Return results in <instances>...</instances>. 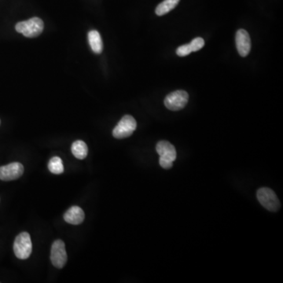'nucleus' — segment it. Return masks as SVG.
Instances as JSON below:
<instances>
[{"label":"nucleus","instance_id":"obj_1","mask_svg":"<svg viewBox=\"0 0 283 283\" xmlns=\"http://www.w3.org/2000/svg\"><path fill=\"white\" fill-rule=\"evenodd\" d=\"M44 24L40 18H30L28 21H20L15 25L16 31L28 38H35L42 33Z\"/></svg>","mask_w":283,"mask_h":283},{"label":"nucleus","instance_id":"obj_2","mask_svg":"<svg viewBox=\"0 0 283 283\" xmlns=\"http://www.w3.org/2000/svg\"><path fill=\"white\" fill-rule=\"evenodd\" d=\"M156 151L159 154V164L164 169H169L176 159V151L169 142L160 141L156 146Z\"/></svg>","mask_w":283,"mask_h":283},{"label":"nucleus","instance_id":"obj_3","mask_svg":"<svg viewBox=\"0 0 283 283\" xmlns=\"http://www.w3.org/2000/svg\"><path fill=\"white\" fill-rule=\"evenodd\" d=\"M32 251V243L28 232H22L17 236L14 242V252L16 257L21 260H26Z\"/></svg>","mask_w":283,"mask_h":283},{"label":"nucleus","instance_id":"obj_4","mask_svg":"<svg viewBox=\"0 0 283 283\" xmlns=\"http://www.w3.org/2000/svg\"><path fill=\"white\" fill-rule=\"evenodd\" d=\"M136 127L137 123L135 118L130 115H125L113 130V135L118 139L128 138L132 135Z\"/></svg>","mask_w":283,"mask_h":283},{"label":"nucleus","instance_id":"obj_5","mask_svg":"<svg viewBox=\"0 0 283 283\" xmlns=\"http://www.w3.org/2000/svg\"><path fill=\"white\" fill-rule=\"evenodd\" d=\"M257 199L266 209L276 211L279 209L280 201L272 190L267 187L259 189L257 192Z\"/></svg>","mask_w":283,"mask_h":283},{"label":"nucleus","instance_id":"obj_6","mask_svg":"<svg viewBox=\"0 0 283 283\" xmlns=\"http://www.w3.org/2000/svg\"><path fill=\"white\" fill-rule=\"evenodd\" d=\"M188 100L189 94L185 91H173L164 98V105L168 110L178 111L187 105Z\"/></svg>","mask_w":283,"mask_h":283},{"label":"nucleus","instance_id":"obj_7","mask_svg":"<svg viewBox=\"0 0 283 283\" xmlns=\"http://www.w3.org/2000/svg\"><path fill=\"white\" fill-rule=\"evenodd\" d=\"M67 254L65 243L61 240H56L53 243L51 250V261L57 268H62L66 264Z\"/></svg>","mask_w":283,"mask_h":283},{"label":"nucleus","instance_id":"obj_8","mask_svg":"<svg viewBox=\"0 0 283 283\" xmlns=\"http://www.w3.org/2000/svg\"><path fill=\"white\" fill-rule=\"evenodd\" d=\"M24 173V166L19 162L0 167V180L3 181H11L20 178Z\"/></svg>","mask_w":283,"mask_h":283},{"label":"nucleus","instance_id":"obj_9","mask_svg":"<svg viewBox=\"0 0 283 283\" xmlns=\"http://www.w3.org/2000/svg\"><path fill=\"white\" fill-rule=\"evenodd\" d=\"M236 46L241 57H246L251 50V40L245 29H239L235 37Z\"/></svg>","mask_w":283,"mask_h":283},{"label":"nucleus","instance_id":"obj_10","mask_svg":"<svg viewBox=\"0 0 283 283\" xmlns=\"http://www.w3.org/2000/svg\"><path fill=\"white\" fill-rule=\"evenodd\" d=\"M85 214L82 208L79 206H72L68 208L64 215V220L68 224L79 225L84 222Z\"/></svg>","mask_w":283,"mask_h":283},{"label":"nucleus","instance_id":"obj_11","mask_svg":"<svg viewBox=\"0 0 283 283\" xmlns=\"http://www.w3.org/2000/svg\"><path fill=\"white\" fill-rule=\"evenodd\" d=\"M88 42L93 52L101 54L103 51V43L99 32L96 30H91L88 32Z\"/></svg>","mask_w":283,"mask_h":283},{"label":"nucleus","instance_id":"obj_12","mask_svg":"<svg viewBox=\"0 0 283 283\" xmlns=\"http://www.w3.org/2000/svg\"><path fill=\"white\" fill-rule=\"evenodd\" d=\"M71 151H72L73 154L79 160L85 159L86 157L88 156V146L81 140L74 142L71 147Z\"/></svg>","mask_w":283,"mask_h":283},{"label":"nucleus","instance_id":"obj_13","mask_svg":"<svg viewBox=\"0 0 283 283\" xmlns=\"http://www.w3.org/2000/svg\"><path fill=\"white\" fill-rule=\"evenodd\" d=\"M180 0H164L156 8V14L163 16L172 11L180 3Z\"/></svg>","mask_w":283,"mask_h":283},{"label":"nucleus","instance_id":"obj_14","mask_svg":"<svg viewBox=\"0 0 283 283\" xmlns=\"http://www.w3.org/2000/svg\"><path fill=\"white\" fill-rule=\"evenodd\" d=\"M48 169L53 174L59 175L64 171V165L59 157H54L48 163Z\"/></svg>","mask_w":283,"mask_h":283},{"label":"nucleus","instance_id":"obj_15","mask_svg":"<svg viewBox=\"0 0 283 283\" xmlns=\"http://www.w3.org/2000/svg\"><path fill=\"white\" fill-rule=\"evenodd\" d=\"M190 45H191L193 52H194V51H199V50H201V48L204 47V41L201 37H197V38L194 39V40L190 43Z\"/></svg>","mask_w":283,"mask_h":283},{"label":"nucleus","instance_id":"obj_16","mask_svg":"<svg viewBox=\"0 0 283 283\" xmlns=\"http://www.w3.org/2000/svg\"><path fill=\"white\" fill-rule=\"evenodd\" d=\"M191 52H193V51L190 44L181 46V47H178L176 50L177 55L180 57L187 56L188 54H191Z\"/></svg>","mask_w":283,"mask_h":283},{"label":"nucleus","instance_id":"obj_17","mask_svg":"<svg viewBox=\"0 0 283 283\" xmlns=\"http://www.w3.org/2000/svg\"><path fill=\"white\" fill-rule=\"evenodd\" d=\"M0 124H1V121H0Z\"/></svg>","mask_w":283,"mask_h":283}]
</instances>
